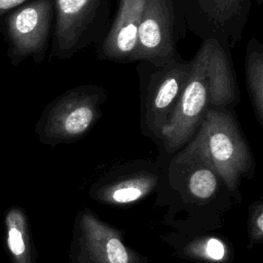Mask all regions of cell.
Masks as SVG:
<instances>
[{"label": "cell", "mask_w": 263, "mask_h": 263, "mask_svg": "<svg viewBox=\"0 0 263 263\" xmlns=\"http://www.w3.org/2000/svg\"><path fill=\"white\" fill-rule=\"evenodd\" d=\"M146 0H118L116 13L103 40L96 45L100 61L134 63L139 27Z\"/></svg>", "instance_id": "obj_10"}, {"label": "cell", "mask_w": 263, "mask_h": 263, "mask_svg": "<svg viewBox=\"0 0 263 263\" xmlns=\"http://www.w3.org/2000/svg\"><path fill=\"white\" fill-rule=\"evenodd\" d=\"M53 30L50 55L68 60L105 37L111 0H53Z\"/></svg>", "instance_id": "obj_5"}, {"label": "cell", "mask_w": 263, "mask_h": 263, "mask_svg": "<svg viewBox=\"0 0 263 263\" xmlns=\"http://www.w3.org/2000/svg\"><path fill=\"white\" fill-rule=\"evenodd\" d=\"M192 253L211 262H222L226 257V246L217 237H210L197 247H192Z\"/></svg>", "instance_id": "obj_14"}, {"label": "cell", "mask_w": 263, "mask_h": 263, "mask_svg": "<svg viewBox=\"0 0 263 263\" xmlns=\"http://www.w3.org/2000/svg\"><path fill=\"white\" fill-rule=\"evenodd\" d=\"M157 180L155 163L146 160L135 161L112 174L103 193H108V199L114 203L126 204L147 194L156 185Z\"/></svg>", "instance_id": "obj_11"}, {"label": "cell", "mask_w": 263, "mask_h": 263, "mask_svg": "<svg viewBox=\"0 0 263 263\" xmlns=\"http://www.w3.org/2000/svg\"><path fill=\"white\" fill-rule=\"evenodd\" d=\"M250 237L254 242H260L263 237V205L261 201L253 204L250 216Z\"/></svg>", "instance_id": "obj_15"}, {"label": "cell", "mask_w": 263, "mask_h": 263, "mask_svg": "<svg viewBox=\"0 0 263 263\" xmlns=\"http://www.w3.org/2000/svg\"><path fill=\"white\" fill-rule=\"evenodd\" d=\"M189 143L231 192L253 174L254 156L234 110L208 111Z\"/></svg>", "instance_id": "obj_2"}, {"label": "cell", "mask_w": 263, "mask_h": 263, "mask_svg": "<svg viewBox=\"0 0 263 263\" xmlns=\"http://www.w3.org/2000/svg\"><path fill=\"white\" fill-rule=\"evenodd\" d=\"M187 26L181 0H146L139 27L134 63L163 65L178 52Z\"/></svg>", "instance_id": "obj_7"}, {"label": "cell", "mask_w": 263, "mask_h": 263, "mask_svg": "<svg viewBox=\"0 0 263 263\" xmlns=\"http://www.w3.org/2000/svg\"><path fill=\"white\" fill-rule=\"evenodd\" d=\"M107 98V91L96 84L78 85L62 92L44 107L35 123L39 142L53 147L82 139L102 117Z\"/></svg>", "instance_id": "obj_4"}, {"label": "cell", "mask_w": 263, "mask_h": 263, "mask_svg": "<svg viewBox=\"0 0 263 263\" xmlns=\"http://www.w3.org/2000/svg\"><path fill=\"white\" fill-rule=\"evenodd\" d=\"M187 30L233 49L247 26L252 0H181Z\"/></svg>", "instance_id": "obj_8"}, {"label": "cell", "mask_w": 263, "mask_h": 263, "mask_svg": "<svg viewBox=\"0 0 263 263\" xmlns=\"http://www.w3.org/2000/svg\"><path fill=\"white\" fill-rule=\"evenodd\" d=\"M245 80L253 112L263 126V47L255 37L249 40L246 48Z\"/></svg>", "instance_id": "obj_13"}, {"label": "cell", "mask_w": 263, "mask_h": 263, "mask_svg": "<svg viewBox=\"0 0 263 263\" xmlns=\"http://www.w3.org/2000/svg\"><path fill=\"white\" fill-rule=\"evenodd\" d=\"M77 263H139L140 257L124 243L121 233L84 211L77 220L72 243Z\"/></svg>", "instance_id": "obj_9"}, {"label": "cell", "mask_w": 263, "mask_h": 263, "mask_svg": "<svg viewBox=\"0 0 263 263\" xmlns=\"http://www.w3.org/2000/svg\"><path fill=\"white\" fill-rule=\"evenodd\" d=\"M240 102L231 49L215 39L202 40L178 104L165 125L160 146L167 154L184 147L210 110H234Z\"/></svg>", "instance_id": "obj_1"}, {"label": "cell", "mask_w": 263, "mask_h": 263, "mask_svg": "<svg viewBox=\"0 0 263 263\" xmlns=\"http://www.w3.org/2000/svg\"><path fill=\"white\" fill-rule=\"evenodd\" d=\"M189 69L190 60L179 53L163 65L138 62L140 132L158 146L187 81Z\"/></svg>", "instance_id": "obj_3"}, {"label": "cell", "mask_w": 263, "mask_h": 263, "mask_svg": "<svg viewBox=\"0 0 263 263\" xmlns=\"http://www.w3.org/2000/svg\"><path fill=\"white\" fill-rule=\"evenodd\" d=\"M3 225L4 245L10 263H36V251L25 210L20 205L8 208Z\"/></svg>", "instance_id": "obj_12"}, {"label": "cell", "mask_w": 263, "mask_h": 263, "mask_svg": "<svg viewBox=\"0 0 263 263\" xmlns=\"http://www.w3.org/2000/svg\"><path fill=\"white\" fill-rule=\"evenodd\" d=\"M30 0H0V21L14 8Z\"/></svg>", "instance_id": "obj_16"}, {"label": "cell", "mask_w": 263, "mask_h": 263, "mask_svg": "<svg viewBox=\"0 0 263 263\" xmlns=\"http://www.w3.org/2000/svg\"><path fill=\"white\" fill-rule=\"evenodd\" d=\"M53 20V0H30L0 21V34L7 44L6 55L12 66H18L28 58L35 64L45 60Z\"/></svg>", "instance_id": "obj_6"}]
</instances>
